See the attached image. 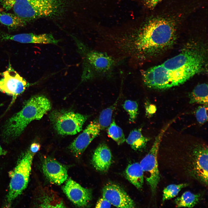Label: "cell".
Returning <instances> with one entry per match:
<instances>
[{"label": "cell", "instance_id": "6da1fadb", "mask_svg": "<svg viewBox=\"0 0 208 208\" xmlns=\"http://www.w3.org/2000/svg\"><path fill=\"white\" fill-rule=\"evenodd\" d=\"M205 57L196 49H186L162 64L142 73L146 85L151 88L165 89L180 85L203 69Z\"/></svg>", "mask_w": 208, "mask_h": 208}, {"label": "cell", "instance_id": "7a4b0ae2", "mask_svg": "<svg viewBox=\"0 0 208 208\" xmlns=\"http://www.w3.org/2000/svg\"><path fill=\"white\" fill-rule=\"evenodd\" d=\"M49 100L43 95L34 96L25 102L21 109L9 118L4 124L2 136L9 142L18 137L32 121L41 119L51 109Z\"/></svg>", "mask_w": 208, "mask_h": 208}, {"label": "cell", "instance_id": "3957f363", "mask_svg": "<svg viewBox=\"0 0 208 208\" xmlns=\"http://www.w3.org/2000/svg\"><path fill=\"white\" fill-rule=\"evenodd\" d=\"M175 32L172 24L164 18H155L144 27L136 40L138 48L146 53L155 55L173 43Z\"/></svg>", "mask_w": 208, "mask_h": 208}, {"label": "cell", "instance_id": "277c9868", "mask_svg": "<svg viewBox=\"0 0 208 208\" xmlns=\"http://www.w3.org/2000/svg\"><path fill=\"white\" fill-rule=\"evenodd\" d=\"M35 155L28 149L21 155L14 168L10 172L11 179L7 196V201L9 205L27 187Z\"/></svg>", "mask_w": 208, "mask_h": 208}, {"label": "cell", "instance_id": "5b68a950", "mask_svg": "<svg viewBox=\"0 0 208 208\" xmlns=\"http://www.w3.org/2000/svg\"><path fill=\"white\" fill-rule=\"evenodd\" d=\"M57 0H15L14 14L26 22L55 14L58 8Z\"/></svg>", "mask_w": 208, "mask_h": 208}, {"label": "cell", "instance_id": "8992f818", "mask_svg": "<svg viewBox=\"0 0 208 208\" xmlns=\"http://www.w3.org/2000/svg\"><path fill=\"white\" fill-rule=\"evenodd\" d=\"M174 121L173 120L170 121L162 129L155 138L148 153L140 163L143 171L144 178L149 186L153 194L156 192L160 180L157 161L159 145L164 133Z\"/></svg>", "mask_w": 208, "mask_h": 208}, {"label": "cell", "instance_id": "52a82bcc", "mask_svg": "<svg viewBox=\"0 0 208 208\" xmlns=\"http://www.w3.org/2000/svg\"><path fill=\"white\" fill-rule=\"evenodd\" d=\"M88 118L72 111L55 110L49 115V118L55 129L62 135H72L79 132Z\"/></svg>", "mask_w": 208, "mask_h": 208}, {"label": "cell", "instance_id": "ba28073f", "mask_svg": "<svg viewBox=\"0 0 208 208\" xmlns=\"http://www.w3.org/2000/svg\"><path fill=\"white\" fill-rule=\"evenodd\" d=\"M1 74L2 77L0 79V91L12 96V103L30 86V84L21 77L10 64L7 70Z\"/></svg>", "mask_w": 208, "mask_h": 208}, {"label": "cell", "instance_id": "9c48e42d", "mask_svg": "<svg viewBox=\"0 0 208 208\" xmlns=\"http://www.w3.org/2000/svg\"><path fill=\"white\" fill-rule=\"evenodd\" d=\"M101 130L98 121L91 122L70 144L68 148L75 157L80 158L92 141L99 134Z\"/></svg>", "mask_w": 208, "mask_h": 208}, {"label": "cell", "instance_id": "30bf717a", "mask_svg": "<svg viewBox=\"0 0 208 208\" xmlns=\"http://www.w3.org/2000/svg\"><path fill=\"white\" fill-rule=\"evenodd\" d=\"M62 190L69 199L78 207L86 206L92 198L91 189L83 187L71 179L66 181Z\"/></svg>", "mask_w": 208, "mask_h": 208}, {"label": "cell", "instance_id": "8fae6325", "mask_svg": "<svg viewBox=\"0 0 208 208\" xmlns=\"http://www.w3.org/2000/svg\"><path fill=\"white\" fill-rule=\"evenodd\" d=\"M192 172L199 181L208 184V148L204 145L197 146L193 151Z\"/></svg>", "mask_w": 208, "mask_h": 208}, {"label": "cell", "instance_id": "7c38bea8", "mask_svg": "<svg viewBox=\"0 0 208 208\" xmlns=\"http://www.w3.org/2000/svg\"><path fill=\"white\" fill-rule=\"evenodd\" d=\"M103 197L111 204L119 208H134L135 205L126 192L119 186L114 184L105 185L102 190Z\"/></svg>", "mask_w": 208, "mask_h": 208}, {"label": "cell", "instance_id": "4fadbf2b", "mask_svg": "<svg viewBox=\"0 0 208 208\" xmlns=\"http://www.w3.org/2000/svg\"><path fill=\"white\" fill-rule=\"evenodd\" d=\"M42 168L46 178L52 184L60 185L67 180V167L52 158L47 157L44 159Z\"/></svg>", "mask_w": 208, "mask_h": 208}, {"label": "cell", "instance_id": "5bb4252c", "mask_svg": "<svg viewBox=\"0 0 208 208\" xmlns=\"http://www.w3.org/2000/svg\"><path fill=\"white\" fill-rule=\"evenodd\" d=\"M82 76L85 75L90 69L98 71H106L110 69L114 61L107 54L96 51H91L86 55L83 61Z\"/></svg>", "mask_w": 208, "mask_h": 208}, {"label": "cell", "instance_id": "9a60e30c", "mask_svg": "<svg viewBox=\"0 0 208 208\" xmlns=\"http://www.w3.org/2000/svg\"><path fill=\"white\" fill-rule=\"evenodd\" d=\"M11 40L23 43L53 44H57L60 40L55 39L51 34H37L23 33L15 35L7 34L0 35V40Z\"/></svg>", "mask_w": 208, "mask_h": 208}, {"label": "cell", "instance_id": "2e32d148", "mask_svg": "<svg viewBox=\"0 0 208 208\" xmlns=\"http://www.w3.org/2000/svg\"><path fill=\"white\" fill-rule=\"evenodd\" d=\"M112 161V155L109 148L104 144H100L92 157V162L94 167L98 171L106 172L110 167Z\"/></svg>", "mask_w": 208, "mask_h": 208}, {"label": "cell", "instance_id": "e0dca14e", "mask_svg": "<svg viewBox=\"0 0 208 208\" xmlns=\"http://www.w3.org/2000/svg\"><path fill=\"white\" fill-rule=\"evenodd\" d=\"M37 200L38 206L40 207H66L63 200L55 192L45 188L41 189Z\"/></svg>", "mask_w": 208, "mask_h": 208}, {"label": "cell", "instance_id": "ac0fdd59", "mask_svg": "<svg viewBox=\"0 0 208 208\" xmlns=\"http://www.w3.org/2000/svg\"><path fill=\"white\" fill-rule=\"evenodd\" d=\"M125 174L128 180L137 188L142 187L144 176L140 163L135 162L129 164L126 169Z\"/></svg>", "mask_w": 208, "mask_h": 208}, {"label": "cell", "instance_id": "d6986e66", "mask_svg": "<svg viewBox=\"0 0 208 208\" xmlns=\"http://www.w3.org/2000/svg\"><path fill=\"white\" fill-rule=\"evenodd\" d=\"M190 104L208 105V85L205 83L196 86L189 95Z\"/></svg>", "mask_w": 208, "mask_h": 208}, {"label": "cell", "instance_id": "ffe728a7", "mask_svg": "<svg viewBox=\"0 0 208 208\" xmlns=\"http://www.w3.org/2000/svg\"><path fill=\"white\" fill-rule=\"evenodd\" d=\"M149 138L144 136L141 129L132 130L125 140L126 142L134 150H141L146 146Z\"/></svg>", "mask_w": 208, "mask_h": 208}, {"label": "cell", "instance_id": "44dd1931", "mask_svg": "<svg viewBox=\"0 0 208 208\" xmlns=\"http://www.w3.org/2000/svg\"><path fill=\"white\" fill-rule=\"evenodd\" d=\"M0 22L12 29L23 27L26 23L25 21L15 14L2 12H0Z\"/></svg>", "mask_w": 208, "mask_h": 208}, {"label": "cell", "instance_id": "7402d4cb", "mask_svg": "<svg viewBox=\"0 0 208 208\" xmlns=\"http://www.w3.org/2000/svg\"><path fill=\"white\" fill-rule=\"evenodd\" d=\"M200 197L199 194H195L190 191H186L180 197L177 198L174 202L177 207L192 208L198 202Z\"/></svg>", "mask_w": 208, "mask_h": 208}, {"label": "cell", "instance_id": "603a6c76", "mask_svg": "<svg viewBox=\"0 0 208 208\" xmlns=\"http://www.w3.org/2000/svg\"><path fill=\"white\" fill-rule=\"evenodd\" d=\"M117 100L112 106L103 110L101 112L98 121L101 130L108 127L112 122L113 112L117 104Z\"/></svg>", "mask_w": 208, "mask_h": 208}, {"label": "cell", "instance_id": "cb8c5ba5", "mask_svg": "<svg viewBox=\"0 0 208 208\" xmlns=\"http://www.w3.org/2000/svg\"><path fill=\"white\" fill-rule=\"evenodd\" d=\"M107 133L109 136L119 145L122 144L125 141L122 129L117 125L114 120L109 126Z\"/></svg>", "mask_w": 208, "mask_h": 208}, {"label": "cell", "instance_id": "d4e9b609", "mask_svg": "<svg viewBox=\"0 0 208 208\" xmlns=\"http://www.w3.org/2000/svg\"><path fill=\"white\" fill-rule=\"evenodd\" d=\"M188 185L187 183L171 184L165 188L163 191L162 201L169 200L177 195L181 189Z\"/></svg>", "mask_w": 208, "mask_h": 208}, {"label": "cell", "instance_id": "484cf974", "mask_svg": "<svg viewBox=\"0 0 208 208\" xmlns=\"http://www.w3.org/2000/svg\"><path fill=\"white\" fill-rule=\"evenodd\" d=\"M122 106L129 115L130 122H134L138 114V105L137 103L135 101L126 100Z\"/></svg>", "mask_w": 208, "mask_h": 208}, {"label": "cell", "instance_id": "4316f807", "mask_svg": "<svg viewBox=\"0 0 208 208\" xmlns=\"http://www.w3.org/2000/svg\"><path fill=\"white\" fill-rule=\"evenodd\" d=\"M208 105H202L196 109L195 113L197 121L200 124H203L208 120Z\"/></svg>", "mask_w": 208, "mask_h": 208}, {"label": "cell", "instance_id": "83f0119b", "mask_svg": "<svg viewBox=\"0 0 208 208\" xmlns=\"http://www.w3.org/2000/svg\"><path fill=\"white\" fill-rule=\"evenodd\" d=\"M146 115L151 117L156 112L157 109L155 106L150 103L148 101H146L145 104Z\"/></svg>", "mask_w": 208, "mask_h": 208}, {"label": "cell", "instance_id": "f1b7e54d", "mask_svg": "<svg viewBox=\"0 0 208 208\" xmlns=\"http://www.w3.org/2000/svg\"><path fill=\"white\" fill-rule=\"evenodd\" d=\"M111 204L106 199L103 197L97 201L96 205V208H110Z\"/></svg>", "mask_w": 208, "mask_h": 208}, {"label": "cell", "instance_id": "f546056e", "mask_svg": "<svg viewBox=\"0 0 208 208\" xmlns=\"http://www.w3.org/2000/svg\"><path fill=\"white\" fill-rule=\"evenodd\" d=\"M15 0H1L3 8L7 10L12 8Z\"/></svg>", "mask_w": 208, "mask_h": 208}, {"label": "cell", "instance_id": "4dcf8cb0", "mask_svg": "<svg viewBox=\"0 0 208 208\" xmlns=\"http://www.w3.org/2000/svg\"><path fill=\"white\" fill-rule=\"evenodd\" d=\"M40 147L39 143L34 142L31 144L29 149L31 152L35 154L40 150Z\"/></svg>", "mask_w": 208, "mask_h": 208}, {"label": "cell", "instance_id": "1f68e13d", "mask_svg": "<svg viewBox=\"0 0 208 208\" xmlns=\"http://www.w3.org/2000/svg\"><path fill=\"white\" fill-rule=\"evenodd\" d=\"M146 5L150 8L154 7L161 0H144Z\"/></svg>", "mask_w": 208, "mask_h": 208}, {"label": "cell", "instance_id": "d6a6232c", "mask_svg": "<svg viewBox=\"0 0 208 208\" xmlns=\"http://www.w3.org/2000/svg\"><path fill=\"white\" fill-rule=\"evenodd\" d=\"M7 152L3 149L0 145V156L6 154Z\"/></svg>", "mask_w": 208, "mask_h": 208}, {"label": "cell", "instance_id": "836d02e7", "mask_svg": "<svg viewBox=\"0 0 208 208\" xmlns=\"http://www.w3.org/2000/svg\"><path fill=\"white\" fill-rule=\"evenodd\" d=\"M2 11V9L1 8H0V12H1Z\"/></svg>", "mask_w": 208, "mask_h": 208}]
</instances>
